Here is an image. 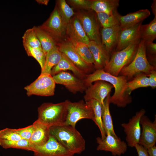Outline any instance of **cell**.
I'll return each instance as SVG.
<instances>
[{"mask_svg":"<svg viewBox=\"0 0 156 156\" xmlns=\"http://www.w3.org/2000/svg\"><path fill=\"white\" fill-rule=\"evenodd\" d=\"M110 94L105 98L102 105V119L103 128L106 135L109 134L118 137L115 132L112 119L109 110V99Z\"/></svg>","mask_w":156,"mask_h":156,"instance_id":"cell-25","label":"cell"},{"mask_svg":"<svg viewBox=\"0 0 156 156\" xmlns=\"http://www.w3.org/2000/svg\"><path fill=\"white\" fill-rule=\"evenodd\" d=\"M56 5L63 22L66 27L75 14L73 10L65 0L58 1Z\"/></svg>","mask_w":156,"mask_h":156,"instance_id":"cell-33","label":"cell"},{"mask_svg":"<svg viewBox=\"0 0 156 156\" xmlns=\"http://www.w3.org/2000/svg\"><path fill=\"white\" fill-rule=\"evenodd\" d=\"M66 33L68 37L87 44L90 41L80 22L75 15L72 17L67 25Z\"/></svg>","mask_w":156,"mask_h":156,"instance_id":"cell-21","label":"cell"},{"mask_svg":"<svg viewBox=\"0 0 156 156\" xmlns=\"http://www.w3.org/2000/svg\"><path fill=\"white\" fill-rule=\"evenodd\" d=\"M39 27L57 42L64 36L66 33V27L62 20L57 5L48 19Z\"/></svg>","mask_w":156,"mask_h":156,"instance_id":"cell-12","label":"cell"},{"mask_svg":"<svg viewBox=\"0 0 156 156\" xmlns=\"http://www.w3.org/2000/svg\"><path fill=\"white\" fill-rule=\"evenodd\" d=\"M96 140L98 144L97 150L109 151L113 156H120L125 153L127 149V143L121 140L118 136L108 134L104 139H101L100 137H98Z\"/></svg>","mask_w":156,"mask_h":156,"instance_id":"cell-13","label":"cell"},{"mask_svg":"<svg viewBox=\"0 0 156 156\" xmlns=\"http://www.w3.org/2000/svg\"><path fill=\"white\" fill-rule=\"evenodd\" d=\"M152 122L144 115L141 117L140 124L142 130L139 144L146 149L155 145L156 142V117Z\"/></svg>","mask_w":156,"mask_h":156,"instance_id":"cell-16","label":"cell"},{"mask_svg":"<svg viewBox=\"0 0 156 156\" xmlns=\"http://www.w3.org/2000/svg\"><path fill=\"white\" fill-rule=\"evenodd\" d=\"M67 70L71 71L75 76L82 80L85 78L87 75L76 66L62 54L61 60L52 68L51 75L53 76L60 72Z\"/></svg>","mask_w":156,"mask_h":156,"instance_id":"cell-23","label":"cell"},{"mask_svg":"<svg viewBox=\"0 0 156 156\" xmlns=\"http://www.w3.org/2000/svg\"><path fill=\"white\" fill-rule=\"evenodd\" d=\"M87 45L93 56L95 70L103 69L109 62L110 54L101 42L90 40Z\"/></svg>","mask_w":156,"mask_h":156,"instance_id":"cell-18","label":"cell"},{"mask_svg":"<svg viewBox=\"0 0 156 156\" xmlns=\"http://www.w3.org/2000/svg\"><path fill=\"white\" fill-rule=\"evenodd\" d=\"M67 100L57 103H44L38 108V120L49 128L64 124Z\"/></svg>","mask_w":156,"mask_h":156,"instance_id":"cell-3","label":"cell"},{"mask_svg":"<svg viewBox=\"0 0 156 156\" xmlns=\"http://www.w3.org/2000/svg\"><path fill=\"white\" fill-rule=\"evenodd\" d=\"M151 8L154 16H156V0H154L152 4Z\"/></svg>","mask_w":156,"mask_h":156,"instance_id":"cell-44","label":"cell"},{"mask_svg":"<svg viewBox=\"0 0 156 156\" xmlns=\"http://www.w3.org/2000/svg\"><path fill=\"white\" fill-rule=\"evenodd\" d=\"M94 112L91 106L83 100L72 102L67 100V115L65 125L75 127L77 122L82 119L92 120Z\"/></svg>","mask_w":156,"mask_h":156,"instance_id":"cell-6","label":"cell"},{"mask_svg":"<svg viewBox=\"0 0 156 156\" xmlns=\"http://www.w3.org/2000/svg\"><path fill=\"white\" fill-rule=\"evenodd\" d=\"M33 152L34 156H74L75 155L50 134L45 144L34 148Z\"/></svg>","mask_w":156,"mask_h":156,"instance_id":"cell-11","label":"cell"},{"mask_svg":"<svg viewBox=\"0 0 156 156\" xmlns=\"http://www.w3.org/2000/svg\"><path fill=\"white\" fill-rule=\"evenodd\" d=\"M118 12L115 14L109 15L103 12L96 13L99 21L102 27L105 28L119 25Z\"/></svg>","mask_w":156,"mask_h":156,"instance_id":"cell-34","label":"cell"},{"mask_svg":"<svg viewBox=\"0 0 156 156\" xmlns=\"http://www.w3.org/2000/svg\"><path fill=\"white\" fill-rule=\"evenodd\" d=\"M14 129L22 139L29 141L33 132L34 127L32 124L25 127Z\"/></svg>","mask_w":156,"mask_h":156,"instance_id":"cell-39","label":"cell"},{"mask_svg":"<svg viewBox=\"0 0 156 156\" xmlns=\"http://www.w3.org/2000/svg\"><path fill=\"white\" fill-rule=\"evenodd\" d=\"M21 139L14 129L6 128L0 130V140L15 141Z\"/></svg>","mask_w":156,"mask_h":156,"instance_id":"cell-37","label":"cell"},{"mask_svg":"<svg viewBox=\"0 0 156 156\" xmlns=\"http://www.w3.org/2000/svg\"><path fill=\"white\" fill-rule=\"evenodd\" d=\"M67 1L74 7L88 10H91L90 0H70Z\"/></svg>","mask_w":156,"mask_h":156,"instance_id":"cell-40","label":"cell"},{"mask_svg":"<svg viewBox=\"0 0 156 156\" xmlns=\"http://www.w3.org/2000/svg\"><path fill=\"white\" fill-rule=\"evenodd\" d=\"M38 38L42 48L45 55L57 45V41L49 33L39 26H34Z\"/></svg>","mask_w":156,"mask_h":156,"instance_id":"cell-26","label":"cell"},{"mask_svg":"<svg viewBox=\"0 0 156 156\" xmlns=\"http://www.w3.org/2000/svg\"><path fill=\"white\" fill-rule=\"evenodd\" d=\"M23 46L28 55L33 57L37 61L42 70L44 66L46 57L42 49L34 48L25 45Z\"/></svg>","mask_w":156,"mask_h":156,"instance_id":"cell-36","label":"cell"},{"mask_svg":"<svg viewBox=\"0 0 156 156\" xmlns=\"http://www.w3.org/2000/svg\"><path fill=\"white\" fill-rule=\"evenodd\" d=\"M145 112V110L142 109L136 112L127 123L121 125L126 135L127 145L129 146L134 147L136 144H139L141 132L140 120Z\"/></svg>","mask_w":156,"mask_h":156,"instance_id":"cell-9","label":"cell"},{"mask_svg":"<svg viewBox=\"0 0 156 156\" xmlns=\"http://www.w3.org/2000/svg\"><path fill=\"white\" fill-rule=\"evenodd\" d=\"M67 40L73 44L80 57L86 63L93 65V56L87 44L68 36Z\"/></svg>","mask_w":156,"mask_h":156,"instance_id":"cell-28","label":"cell"},{"mask_svg":"<svg viewBox=\"0 0 156 156\" xmlns=\"http://www.w3.org/2000/svg\"><path fill=\"white\" fill-rule=\"evenodd\" d=\"M149 86L154 89L156 87V71H152L148 76Z\"/></svg>","mask_w":156,"mask_h":156,"instance_id":"cell-41","label":"cell"},{"mask_svg":"<svg viewBox=\"0 0 156 156\" xmlns=\"http://www.w3.org/2000/svg\"><path fill=\"white\" fill-rule=\"evenodd\" d=\"M49 133L74 155L80 154L85 149V140L75 127L65 124L54 126L49 128Z\"/></svg>","mask_w":156,"mask_h":156,"instance_id":"cell-2","label":"cell"},{"mask_svg":"<svg viewBox=\"0 0 156 156\" xmlns=\"http://www.w3.org/2000/svg\"><path fill=\"white\" fill-rule=\"evenodd\" d=\"M141 40L145 41H153L156 38V16L148 24L142 25L140 29Z\"/></svg>","mask_w":156,"mask_h":156,"instance_id":"cell-30","label":"cell"},{"mask_svg":"<svg viewBox=\"0 0 156 156\" xmlns=\"http://www.w3.org/2000/svg\"><path fill=\"white\" fill-rule=\"evenodd\" d=\"M134 147L137 151L138 156H149L147 149L141 145L137 144L135 145Z\"/></svg>","mask_w":156,"mask_h":156,"instance_id":"cell-42","label":"cell"},{"mask_svg":"<svg viewBox=\"0 0 156 156\" xmlns=\"http://www.w3.org/2000/svg\"><path fill=\"white\" fill-rule=\"evenodd\" d=\"M32 125L34 129L29 142L34 150V148L43 145L47 142L49 139L50 133L49 128L41 123L37 119Z\"/></svg>","mask_w":156,"mask_h":156,"instance_id":"cell-20","label":"cell"},{"mask_svg":"<svg viewBox=\"0 0 156 156\" xmlns=\"http://www.w3.org/2000/svg\"><path fill=\"white\" fill-rule=\"evenodd\" d=\"M53 77L56 84L63 85L69 92L73 94L83 92L87 88L83 80L68 72L62 71Z\"/></svg>","mask_w":156,"mask_h":156,"instance_id":"cell-15","label":"cell"},{"mask_svg":"<svg viewBox=\"0 0 156 156\" xmlns=\"http://www.w3.org/2000/svg\"><path fill=\"white\" fill-rule=\"evenodd\" d=\"M142 22L121 29L117 44L114 51L121 50L141 40L140 29Z\"/></svg>","mask_w":156,"mask_h":156,"instance_id":"cell-17","label":"cell"},{"mask_svg":"<svg viewBox=\"0 0 156 156\" xmlns=\"http://www.w3.org/2000/svg\"><path fill=\"white\" fill-rule=\"evenodd\" d=\"M75 14L90 40L101 42L100 23L96 13L90 10L87 12H78Z\"/></svg>","mask_w":156,"mask_h":156,"instance_id":"cell-8","label":"cell"},{"mask_svg":"<svg viewBox=\"0 0 156 156\" xmlns=\"http://www.w3.org/2000/svg\"><path fill=\"white\" fill-rule=\"evenodd\" d=\"M55 83L50 74L41 73L37 78L24 87L27 95L51 96L54 95Z\"/></svg>","mask_w":156,"mask_h":156,"instance_id":"cell-7","label":"cell"},{"mask_svg":"<svg viewBox=\"0 0 156 156\" xmlns=\"http://www.w3.org/2000/svg\"><path fill=\"white\" fill-rule=\"evenodd\" d=\"M83 80L87 88L93 82L98 80L105 81L112 84L115 91L113 95L110 96L109 102L110 103L118 107H125L132 101V98L127 91L128 80L125 76H114L101 69L95 70L92 73L87 74Z\"/></svg>","mask_w":156,"mask_h":156,"instance_id":"cell-1","label":"cell"},{"mask_svg":"<svg viewBox=\"0 0 156 156\" xmlns=\"http://www.w3.org/2000/svg\"><path fill=\"white\" fill-rule=\"evenodd\" d=\"M62 56V53L57 45L46 55L44 66L41 73L51 74L52 68L58 64Z\"/></svg>","mask_w":156,"mask_h":156,"instance_id":"cell-27","label":"cell"},{"mask_svg":"<svg viewBox=\"0 0 156 156\" xmlns=\"http://www.w3.org/2000/svg\"><path fill=\"white\" fill-rule=\"evenodd\" d=\"M22 38L23 46L34 48L42 49L34 27L27 29L24 34Z\"/></svg>","mask_w":156,"mask_h":156,"instance_id":"cell-35","label":"cell"},{"mask_svg":"<svg viewBox=\"0 0 156 156\" xmlns=\"http://www.w3.org/2000/svg\"><path fill=\"white\" fill-rule=\"evenodd\" d=\"M119 2V0H91V10L96 13L103 12L113 15L118 12Z\"/></svg>","mask_w":156,"mask_h":156,"instance_id":"cell-24","label":"cell"},{"mask_svg":"<svg viewBox=\"0 0 156 156\" xmlns=\"http://www.w3.org/2000/svg\"><path fill=\"white\" fill-rule=\"evenodd\" d=\"M146 56L150 64H156V44L152 41H145Z\"/></svg>","mask_w":156,"mask_h":156,"instance_id":"cell-38","label":"cell"},{"mask_svg":"<svg viewBox=\"0 0 156 156\" xmlns=\"http://www.w3.org/2000/svg\"><path fill=\"white\" fill-rule=\"evenodd\" d=\"M150 14V11L147 9L140 10L124 16L121 15L118 13V16L119 25L121 28L134 25L142 22Z\"/></svg>","mask_w":156,"mask_h":156,"instance_id":"cell-22","label":"cell"},{"mask_svg":"<svg viewBox=\"0 0 156 156\" xmlns=\"http://www.w3.org/2000/svg\"><path fill=\"white\" fill-rule=\"evenodd\" d=\"M113 87L108 82L101 80L95 81L93 84L87 88L85 91V101L94 100L102 105L105 98L110 94Z\"/></svg>","mask_w":156,"mask_h":156,"instance_id":"cell-14","label":"cell"},{"mask_svg":"<svg viewBox=\"0 0 156 156\" xmlns=\"http://www.w3.org/2000/svg\"><path fill=\"white\" fill-rule=\"evenodd\" d=\"M149 156H156V146L155 145L147 149Z\"/></svg>","mask_w":156,"mask_h":156,"instance_id":"cell-43","label":"cell"},{"mask_svg":"<svg viewBox=\"0 0 156 156\" xmlns=\"http://www.w3.org/2000/svg\"><path fill=\"white\" fill-rule=\"evenodd\" d=\"M140 41L121 50L113 51L108 64L103 69V70L113 76H119L122 69L129 64L134 59Z\"/></svg>","mask_w":156,"mask_h":156,"instance_id":"cell-5","label":"cell"},{"mask_svg":"<svg viewBox=\"0 0 156 156\" xmlns=\"http://www.w3.org/2000/svg\"><path fill=\"white\" fill-rule=\"evenodd\" d=\"M57 46L63 54L86 74L92 73L95 70L94 65L87 64L81 58L73 46L68 40L57 43Z\"/></svg>","mask_w":156,"mask_h":156,"instance_id":"cell-10","label":"cell"},{"mask_svg":"<svg viewBox=\"0 0 156 156\" xmlns=\"http://www.w3.org/2000/svg\"><path fill=\"white\" fill-rule=\"evenodd\" d=\"M148 87H149L148 77L142 73L136 75L132 80L127 83V91L130 95L131 92L136 89Z\"/></svg>","mask_w":156,"mask_h":156,"instance_id":"cell-31","label":"cell"},{"mask_svg":"<svg viewBox=\"0 0 156 156\" xmlns=\"http://www.w3.org/2000/svg\"><path fill=\"white\" fill-rule=\"evenodd\" d=\"M0 145L5 149L12 148L32 151L33 150L29 141L23 139L15 141L0 140Z\"/></svg>","mask_w":156,"mask_h":156,"instance_id":"cell-32","label":"cell"},{"mask_svg":"<svg viewBox=\"0 0 156 156\" xmlns=\"http://www.w3.org/2000/svg\"><path fill=\"white\" fill-rule=\"evenodd\" d=\"M92 108L94 112V117L92 120L98 127L100 130L101 139H103L106 136L102 121V105L99 102L94 100H91L86 102Z\"/></svg>","mask_w":156,"mask_h":156,"instance_id":"cell-29","label":"cell"},{"mask_svg":"<svg viewBox=\"0 0 156 156\" xmlns=\"http://www.w3.org/2000/svg\"><path fill=\"white\" fill-rule=\"evenodd\" d=\"M154 70H156V67L150 64L146 56L145 41L141 40L134 59L122 69L119 75L125 76L128 80L141 73L148 76Z\"/></svg>","mask_w":156,"mask_h":156,"instance_id":"cell-4","label":"cell"},{"mask_svg":"<svg viewBox=\"0 0 156 156\" xmlns=\"http://www.w3.org/2000/svg\"><path fill=\"white\" fill-rule=\"evenodd\" d=\"M36 1L39 4L47 5L49 1L48 0H36Z\"/></svg>","mask_w":156,"mask_h":156,"instance_id":"cell-45","label":"cell"},{"mask_svg":"<svg viewBox=\"0 0 156 156\" xmlns=\"http://www.w3.org/2000/svg\"><path fill=\"white\" fill-rule=\"evenodd\" d=\"M121 29L118 25L101 29V43L110 54L115 50L117 45Z\"/></svg>","mask_w":156,"mask_h":156,"instance_id":"cell-19","label":"cell"}]
</instances>
